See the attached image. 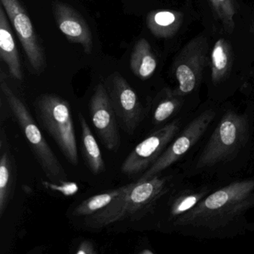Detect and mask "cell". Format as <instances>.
Listing matches in <instances>:
<instances>
[{"mask_svg":"<svg viewBox=\"0 0 254 254\" xmlns=\"http://www.w3.org/2000/svg\"><path fill=\"white\" fill-rule=\"evenodd\" d=\"M254 205V180L229 184L200 200L188 212L178 217L175 224L182 227L217 229L230 224Z\"/></svg>","mask_w":254,"mask_h":254,"instance_id":"obj_1","label":"cell"},{"mask_svg":"<svg viewBox=\"0 0 254 254\" xmlns=\"http://www.w3.org/2000/svg\"><path fill=\"white\" fill-rule=\"evenodd\" d=\"M1 90L24 133L37 161L49 181L54 183L67 181L66 172L41 133L27 107L10 88L2 76H1Z\"/></svg>","mask_w":254,"mask_h":254,"instance_id":"obj_2","label":"cell"},{"mask_svg":"<svg viewBox=\"0 0 254 254\" xmlns=\"http://www.w3.org/2000/svg\"><path fill=\"white\" fill-rule=\"evenodd\" d=\"M37 111L41 125L56 141L70 164H78V148L69 103L60 96L44 94L37 100Z\"/></svg>","mask_w":254,"mask_h":254,"instance_id":"obj_3","label":"cell"},{"mask_svg":"<svg viewBox=\"0 0 254 254\" xmlns=\"http://www.w3.org/2000/svg\"><path fill=\"white\" fill-rule=\"evenodd\" d=\"M248 130L245 117L232 111L224 114L199 157L196 167L203 169L229 160L245 145Z\"/></svg>","mask_w":254,"mask_h":254,"instance_id":"obj_4","label":"cell"},{"mask_svg":"<svg viewBox=\"0 0 254 254\" xmlns=\"http://www.w3.org/2000/svg\"><path fill=\"white\" fill-rule=\"evenodd\" d=\"M208 50L207 38L199 35L181 50L173 64L174 75L178 83L174 94L181 97L190 94L198 86L207 62Z\"/></svg>","mask_w":254,"mask_h":254,"instance_id":"obj_5","label":"cell"},{"mask_svg":"<svg viewBox=\"0 0 254 254\" xmlns=\"http://www.w3.org/2000/svg\"><path fill=\"white\" fill-rule=\"evenodd\" d=\"M179 130L178 121L151 133L138 144L123 163L121 172L128 177L145 173L160 157Z\"/></svg>","mask_w":254,"mask_h":254,"instance_id":"obj_6","label":"cell"},{"mask_svg":"<svg viewBox=\"0 0 254 254\" xmlns=\"http://www.w3.org/2000/svg\"><path fill=\"white\" fill-rule=\"evenodd\" d=\"M214 117L215 113L212 110L204 111L196 117L137 181H145L160 175L165 169L178 161L201 137Z\"/></svg>","mask_w":254,"mask_h":254,"instance_id":"obj_7","label":"cell"},{"mask_svg":"<svg viewBox=\"0 0 254 254\" xmlns=\"http://www.w3.org/2000/svg\"><path fill=\"white\" fill-rule=\"evenodd\" d=\"M0 1L16 31L31 66L36 73H41L47 66L45 54L29 14L20 0Z\"/></svg>","mask_w":254,"mask_h":254,"instance_id":"obj_8","label":"cell"},{"mask_svg":"<svg viewBox=\"0 0 254 254\" xmlns=\"http://www.w3.org/2000/svg\"><path fill=\"white\" fill-rule=\"evenodd\" d=\"M90 113L93 126L105 148L117 151L120 146L117 117L108 90L99 84L90 99Z\"/></svg>","mask_w":254,"mask_h":254,"instance_id":"obj_9","label":"cell"},{"mask_svg":"<svg viewBox=\"0 0 254 254\" xmlns=\"http://www.w3.org/2000/svg\"><path fill=\"white\" fill-rule=\"evenodd\" d=\"M117 118L129 134H133L142 119V108L137 95L126 78L116 74L111 77L108 89Z\"/></svg>","mask_w":254,"mask_h":254,"instance_id":"obj_10","label":"cell"},{"mask_svg":"<svg viewBox=\"0 0 254 254\" xmlns=\"http://www.w3.org/2000/svg\"><path fill=\"white\" fill-rule=\"evenodd\" d=\"M166 189L167 181L159 175L145 181L132 183L131 187L126 194L119 221L146 212L164 194Z\"/></svg>","mask_w":254,"mask_h":254,"instance_id":"obj_11","label":"cell"},{"mask_svg":"<svg viewBox=\"0 0 254 254\" xmlns=\"http://www.w3.org/2000/svg\"><path fill=\"white\" fill-rule=\"evenodd\" d=\"M53 15L61 32L72 44H80L84 53L93 51V36L88 24L73 7L56 1L53 4Z\"/></svg>","mask_w":254,"mask_h":254,"instance_id":"obj_12","label":"cell"},{"mask_svg":"<svg viewBox=\"0 0 254 254\" xmlns=\"http://www.w3.org/2000/svg\"><path fill=\"white\" fill-rule=\"evenodd\" d=\"M0 148V217H2L12 200L17 180V165L8 148L3 129L1 131Z\"/></svg>","mask_w":254,"mask_h":254,"instance_id":"obj_13","label":"cell"},{"mask_svg":"<svg viewBox=\"0 0 254 254\" xmlns=\"http://www.w3.org/2000/svg\"><path fill=\"white\" fill-rule=\"evenodd\" d=\"M3 6H0V57L8 66L11 76L17 80L23 78L21 64L15 40Z\"/></svg>","mask_w":254,"mask_h":254,"instance_id":"obj_14","label":"cell"},{"mask_svg":"<svg viewBox=\"0 0 254 254\" xmlns=\"http://www.w3.org/2000/svg\"><path fill=\"white\" fill-rule=\"evenodd\" d=\"M184 18V14L181 11L169 9L154 10L147 15V27L156 38L167 39L178 33L182 26Z\"/></svg>","mask_w":254,"mask_h":254,"instance_id":"obj_15","label":"cell"},{"mask_svg":"<svg viewBox=\"0 0 254 254\" xmlns=\"http://www.w3.org/2000/svg\"><path fill=\"white\" fill-rule=\"evenodd\" d=\"M130 67L139 79L145 81L151 78L157 67V61L151 44L145 38L135 44L130 55Z\"/></svg>","mask_w":254,"mask_h":254,"instance_id":"obj_16","label":"cell"},{"mask_svg":"<svg viewBox=\"0 0 254 254\" xmlns=\"http://www.w3.org/2000/svg\"><path fill=\"white\" fill-rule=\"evenodd\" d=\"M79 123L81 130L82 151L86 163L93 175H99L105 170L102 151L89 127L88 123L81 114H79Z\"/></svg>","mask_w":254,"mask_h":254,"instance_id":"obj_17","label":"cell"},{"mask_svg":"<svg viewBox=\"0 0 254 254\" xmlns=\"http://www.w3.org/2000/svg\"><path fill=\"white\" fill-rule=\"evenodd\" d=\"M233 53L230 43L220 38L214 44L211 52V77L214 84L221 82L231 69Z\"/></svg>","mask_w":254,"mask_h":254,"instance_id":"obj_18","label":"cell"},{"mask_svg":"<svg viewBox=\"0 0 254 254\" xmlns=\"http://www.w3.org/2000/svg\"><path fill=\"white\" fill-rule=\"evenodd\" d=\"M131 184H127L120 188L96 194L84 200L74 209L72 215L77 217H90L98 213L114 203L126 191H128Z\"/></svg>","mask_w":254,"mask_h":254,"instance_id":"obj_19","label":"cell"},{"mask_svg":"<svg viewBox=\"0 0 254 254\" xmlns=\"http://www.w3.org/2000/svg\"><path fill=\"white\" fill-rule=\"evenodd\" d=\"M209 3L227 33H233L236 27V14L233 0H209Z\"/></svg>","mask_w":254,"mask_h":254,"instance_id":"obj_20","label":"cell"},{"mask_svg":"<svg viewBox=\"0 0 254 254\" xmlns=\"http://www.w3.org/2000/svg\"><path fill=\"white\" fill-rule=\"evenodd\" d=\"M179 98L174 94L173 90H166V96L158 102L153 112V120L155 124L165 123L175 114L181 105Z\"/></svg>","mask_w":254,"mask_h":254,"instance_id":"obj_21","label":"cell"},{"mask_svg":"<svg viewBox=\"0 0 254 254\" xmlns=\"http://www.w3.org/2000/svg\"><path fill=\"white\" fill-rule=\"evenodd\" d=\"M203 196V193H193L181 196L172 204L171 215L178 217L186 213L194 207L200 201Z\"/></svg>","mask_w":254,"mask_h":254,"instance_id":"obj_22","label":"cell"},{"mask_svg":"<svg viewBox=\"0 0 254 254\" xmlns=\"http://www.w3.org/2000/svg\"><path fill=\"white\" fill-rule=\"evenodd\" d=\"M43 185L48 190L57 191L64 196L74 195L78 191V186L75 183L69 182L67 181L59 183L51 182L50 181H43Z\"/></svg>","mask_w":254,"mask_h":254,"instance_id":"obj_23","label":"cell"},{"mask_svg":"<svg viewBox=\"0 0 254 254\" xmlns=\"http://www.w3.org/2000/svg\"><path fill=\"white\" fill-rule=\"evenodd\" d=\"M74 253L76 254H95L96 253L94 244L90 240H83L77 245Z\"/></svg>","mask_w":254,"mask_h":254,"instance_id":"obj_24","label":"cell"},{"mask_svg":"<svg viewBox=\"0 0 254 254\" xmlns=\"http://www.w3.org/2000/svg\"><path fill=\"white\" fill-rule=\"evenodd\" d=\"M154 252L150 251V250H145V251H142L139 252V254H153Z\"/></svg>","mask_w":254,"mask_h":254,"instance_id":"obj_25","label":"cell"},{"mask_svg":"<svg viewBox=\"0 0 254 254\" xmlns=\"http://www.w3.org/2000/svg\"><path fill=\"white\" fill-rule=\"evenodd\" d=\"M187 2H190V0H187Z\"/></svg>","mask_w":254,"mask_h":254,"instance_id":"obj_26","label":"cell"}]
</instances>
